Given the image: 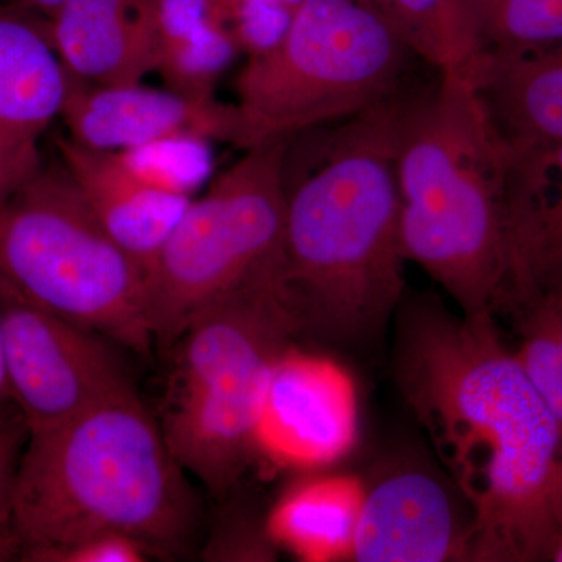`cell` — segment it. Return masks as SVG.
<instances>
[{"label":"cell","mask_w":562,"mask_h":562,"mask_svg":"<svg viewBox=\"0 0 562 562\" xmlns=\"http://www.w3.org/2000/svg\"><path fill=\"white\" fill-rule=\"evenodd\" d=\"M394 324L398 391L471 508L468 561H549L562 425L494 314L406 291Z\"/></svg>","instance_id":"cell-1"},{"label":"cell","mask_w":562,"mask_h":562,"mask_svg":"<svg viewBox=\"0 0 562 562\" xmlns=\"http://www.w3.org/2000/svg\"><path fill=\"white\" fill-rule=\"evenodd\" d=\"M403 94L288 139L281 292L297 335L382 347L406 292L397 133Z\"/></svg>","instance_id":"cell-2"},{"label":"cell","mask_w":562,"mask_h":562,"mask_svg":"<svg viewBox=\"0 0 562 562\" xmlns=\"http://www.w3.org/2000/svg\"><path fill=\"white\" fill-rule=\"evenodd\" d=\"M401 239L462 316L494 314L508 272L509 146L471 79L436 70L403 94L397 133Z\"/></svg>","instance_id":"cell-3"},{"label":"cell","mask_w":562,"mask_h":562,"mask_svg":"<svg viewBox=\"0 0 562 562\" xmlns=\"http://www.w3.org/2000/svg\"><path fill=\"white\" fill-rule=\"evenodd\" d=\"M198 498L135 386L29 436L14 491L21 561L98 535L184 543Z\"/></svg>","instance_id":"cell-4"},{"label":"cell","mask_w":562,"mask_h":562,"mask_svg":"<svg viewBox=\"0 0 562 562\" xmlns=\"http://www.w3.org/2000/svg\"><path fill=\"white\" fill-rule=\"evenodd\" d=\"M279 280L225 295L169 347L162 436L181 468L217 498L255 457V428L277 358L297 338Z\"/></svg>","instance_id":"cell-5"},{"label":"cell","mask_w":562,"mask_h":562,"mask_svg":"<svg viewBox=\"0 0 562 562\" xmlns=\"http://www.w3.org/2000/svg\"><path fill=\"white\" fill-rule=\"evenodd\" d=\"M0 281L47 312L150 357L146 272L102 227L65 162L0 202Z\"/></svg>","instance_id":"cell-6"},{"label":"cell","mask_w":562,"mask_h":562,"mask_svg":"<svg viewBox=\"0 0 562 562\" xmlns=\"http://www.w3.org/2000/svg\"><path fill=\"white\" fill-rule=\"evenodd\" d=\"M412 50L362 0H305L273 49L236 76L241 150L366 113L397 95Z\"/></svg>","instance_id":"cell-7"},{"label":"cell","mask_w":562,"mask_h":562,"mask_svg":"<svg viewBox=\"0 0 562 562\" xmlns=\"http://www.w3.org/2000/svg\"><path fill=\"white\" fill-rule=\"evenodd\" d=\"M288 140L243 150L192 199L146 271L155 346L168 350L198 314L232 292L281 279ZM281 284V283H280Z\"/></svg>","instance_id":"cell-8"},{"label":"cell","mask_w":562,"mask_h":562,"mask_svg":"<svg viewBox=\"0 0 562 562\" xmlns=\"http://www.w3.org/2000/svg\"><path fill=\"white\" fill-rule=\"evenodd\" d=\"M0 308L11 398L31 435L133 387L120 344L41 308L2 281Z\"/></svg>","instance_id":"cell-9"},{"label":"cell","mask_w":562,"mask_h":562,"mask_svg":"<svg viewBox=\"0 0 562 562\" xmlns=\"http://www.w3.org/2000/svg\"><path fill=\"white\" fill-rule=\"evenodd\" d=\"M357 439L358 395L349 371L325 355L288 347L262 397L257 460L273 471L321 472L346 458Z\"/></svg>","instance_id":"cell-10"},{"label":"cell","mask_w":562,"mask_h":562,"mask_svg":"<svg viewBox=\"0 0 562 562\" xmlns=\"http://www.w3.org/2000/svg\"><path fill=\"white\" fill-rule=\"evenodd\" d=\"M61 117L74 143L109 154L179 133L233 146L238 143L235 103L144 87L140 81L95 85L69 72Z\"/></svg>","instance_id":"cell-11"},{"label":"cell","mask_w":562,"mask_h":562,"mask_svg":"<svg viewBox=\"0 0 562 562\" xmlns=\"http://www.w3.org/2000/svg\"><path fill=\"white\" fill-rule=\"evenodd\" d=\"M471 527L450 492L422 469H394L366 486L351 561H468Z\"/></svg>","instance_id":"cell-12"},{"label":"cell","mask_w":562,"mask_h":562,"mask_svg":"<svg viewBox=\"0 0 562 562\" xmlns=\"http://www.w3.org/2000/svg\"><path fill=\"white\" fill-rule=\"evenodd\" d=\"M508 203V272L495 313L562 291V143L509 146Z\"/></svg>","instance_id":"cell-13"},{"label":"cell","mask_w":562,"mask_h":562,"mask_svg":"<svg viewBox=\"0 0 562 562\" xmlns=\"http://www.w3.org/2000/svg\"><path fill=\"white\" fill-rule=\"evenodd\" d=\"M49 35L80 80L139 83L155 70L154 0H66L49 20Z\"/></svg>","instance_id":"cell-14"},{"label":"cell","mask_w":562,"mask_h":562,"mask_svg":"<svg viewBox=\"0 0 562 562\" xmlns=\"http://www.w3.org/2000/svg\"><path fill=\"white\" fill-rule=\"evenodd\" d=\"M55 146L102 227L146 272L192 199L146 187L113 154L88 149L69 136H55Z\"/></svg>","instance_id":"cell-15"},{"label":"cell","mask_w":562,"mask_h":562,"mask_svg":"<svg viewBox=\"0 0 562 562\" xmlns=\"http://www.w3.org/2000/svg\"><path fill=\"white\" fill-rule=\"evenodd\" d=\"M68 85L49 21L0 5V143L38 144L61 117Z\"/></svg>","instance_id":"cell-16"},{"label":"cell","mask_w":562,"mask_h":562,"mask_svg":"<svg viewBox=\"0 0 562 562\" xmlns=\"http://www.w3.org/2000/svg\"><path fill=\"white\" fill-rule=\"evenodd\" d=\"M462 72L509 146L562 143V44L524 57L472 61Z\"/></svg>","instance_id":"cell-17"},{"label":"cell","mask_w":562,"mask_h":562,"mask_svg":"<svg viewBox=\"0 0 562 562\" xmlns=\"http://www.w3.org/2000/svg\"><path fill=\"white\" fill-rule=\"evenodd\" d=\"M364 491L353 475L301 473L266 514V535L299 561H349Z\"/></svg>","instance_id":"cell-18"},{"label":"cell","mask_w":562,"mask_h":562,"mask_svg":"<svg viewBox=\"0 0 562 562\" xmlns=\"http://www.w3.org/2000/svg\"><path fill=\"white\" fill-rule=\"evenodd\" d=\"M154 72L195 98H214L217 80L241 55L206 0H154Z\"/></svg>","instance_id":"cell-19"},{"label":"cell","mask_w":562,"mask_h":562,"mask_svg":"<svg viewBox=\"0 0 562 562\" xmlns=\"http://www.w3.org/2000/svg\"><path fill=\"white\" fill-rule=\"evenodd\" d=\"M461 16L469 50L465 66L562 44V0H473L461 3Z\"/></svg>","instance_id":"cell-20"},{"label":"cell","mask_w":562,"mask_h":562,"mask_svg":"<svg viewBox=\"0 0 562 562\" xmlns=\"http://www.w3.org/2000/svg\"><path fill=\"white\" fill-rule=\"evenodd\" d=\"M501 314L513 322L517 361L562 425V291L528 295Z\"/></svg>","instance_id":"cell-21"},{"label":"cell","mask_w":562,"mask_h":562,"mask_svg":"<svg viewBox=\"0 0 562 562\" xmlns=\"http://www.w3.org/2000/svg\"><path fill=\"white\" fill-rule=\"evenodd\" d=\"M398 38L436 70H461L468 63L461 0H362Z\"/></svg>","instance_id":"cell-22"},{"label":"cell","mask_w":562,"mask_h":562,"mask_svg":"<svg viewBox=\"0 0 562 562\" xmlns=\"http://www.w3.org/2000/svg\"><path fill=\"white\" fill-rule=\"evenodd\" d=\"M113 155L146 187L188 199H194L213 179L216 166L214 140L192 133L166 136Z\"/></svg>","instance_id":"cell-23"},{"label":"cell","mask_w":562,"mask_h":562,"mask_svg":"<svg viewBox=\"0 0 562 562\" xmlns=\"http://www.w3.org/2000/svg\"><path fill=\"white\" fill-rule=\"evenodd\" d=\"M305 0H206L213 20L231 35L241 55L273 49L290 31Z\"/></svg>","instance_id":"cell-24"},{"label":"cell","mask_w":562,"mask_h":562,"mask_svg":"<svg viewBox=\"0 0 562 562\" xmlns=\"http://www.w3.org/2000/svg\"><path fill=\"white\" fill-rule=\"evenodd\" d=\"M29 436L31 431L16 405L0 413V561H21V541L14 528V491Z\"/></svg>","instance_id":"cell-25"},{"label":"cell","mask_w":562,"mask_h":562,"mask_svg":"<svg viewBox=\"0 0 562 562\" xmlns=\"http://www.w3.org/2000/svg\"><path fill=\"white\" fill-rule=\"evenodd\" d=\"M157 553L125 535H98L38 554L33 562H144Z\"/></svg>","instance_id":"cell-26"},{"label":"cell","mask_w":562,"mask_h":562,"mask_svg":"<svg viewBox=\"0 0 562 562\" xmlns=\"http://www.w3.org/2000/svg\"><path fill=\"white\" fill-rule=\"evenodd\" d=\"M43 161L38 144L0 143V202L31 179Z\"/></svg>","instance_id":"cell-27"},{"label":"cell","mask_w":562,"mask_h":562,"mask_svg":"<svg viewBox=\"0 0 562 562\" xmlns=\"http://www.w3.org/2000/svg\"><path fill=\"white\" fill-rule=\"evenodd\" d=\"M66 0H0V5L29 11L44 20H52Z\"/></svg>","instance_id":"cell-28"},{"label":"cell","mask_w":562,"mask_h":562,"mask_svg":"<svg viewBox=\"0 0 562 562\" xmlns=\"http://www.w3.org/2000/svg\"><path fill=\"white\" fill-rule=\"evenodd\" d=\"M549 561L562 562V482L558 487L552 514V547Z\"/></svg>","instance_id":"cell-29"},{"label":"cell","mask_w":562,"mask_h":562,"mask_svg":"<svg viewBox=\"0 0 562 562\" xmlns=\"http://www.w3.org/2000/svg\"><path fill=\"white\" fill-rule=\"evenodd\" d=\"M13 398H11L9 375H7L5 364V350H3V335H2V308H0V413L13 406Z\"/></svg>","instance_id":"cell-30"},{"label":"cell","mask_w":562,"mask_h":562,"mask_svg":"<svg viewBox=\"0 0 562 562\" xmlns=\"http://www.w3.org/2000/svg\"><path fill=\"white\" fill-rule=\"evenodd\" d=\"M462 2H473V0H462Z\"/></svg>","instance_id":"cell-31"}]
</instances>
